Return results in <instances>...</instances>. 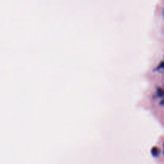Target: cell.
Listing matches in <instances>:
<instances>
[{"instance_id":"3","label":"cell","mask_w":164,"mask_h":164,"mask_svg":"<svg viewBox=\"0 0 164 164\" xmlns=\"http://www.w3.org/2000/svg\"><path fill=\"white\" fill-rule=\"evenodd\" d=\"M159 67H160V68H164V62H160V64H159Z\"/></svg>"},{"instance_id":"1","label":"cell","mask_w":164,"mask_h":164,"mask_svg":"<svg viewBox=\"0 0 164 164\" xmlns=\"http://www.w3.org/2000/svg\"><path fill=\"white\" fill-rule=\"evenodd\" d=\"M151 153H152L153 155H157L158 153H159V150H158L157 147H153L152 150H151Z\"/></svg>"},{"instance_id":"2","label":"cell","mask_w":164,"mask_h":164,"mask_svg":"<svg viewBox=\"0 0 164 164\" xmlns=\"http://www.w3.org/2000/svg\"><path fill=\"white\" fill-rule=\"evenodd\" d=\"M157 93H158V95H159V96H162V95H164V90H162V89H159Z\"/></svg>"},{"instance_id":"5","label":"cell","mask_w":164,"mask_h":164,"mask_svg":"<svg viewBox=\"0 0 164 164\" xmlns=\"http://www.w3.org/2000/svg\"><path fill=\"white\" fill-rule=\"evenodd\" d=\"M163 154H164V143H163Z\"/></svg>"},{"instance_id":"4","label":"cell","mask_w":164,"mask_h":164,"mask_svg":"<svg viewBox=\"0 0 164 164\" xmlns=\"http://www.w3.org/2000/svg\"><path fill=\"white\" fill-rule=\"evenodd\" d=\"M161 104H164V98L161 100Z\"/></svg>"}]
</instances>
